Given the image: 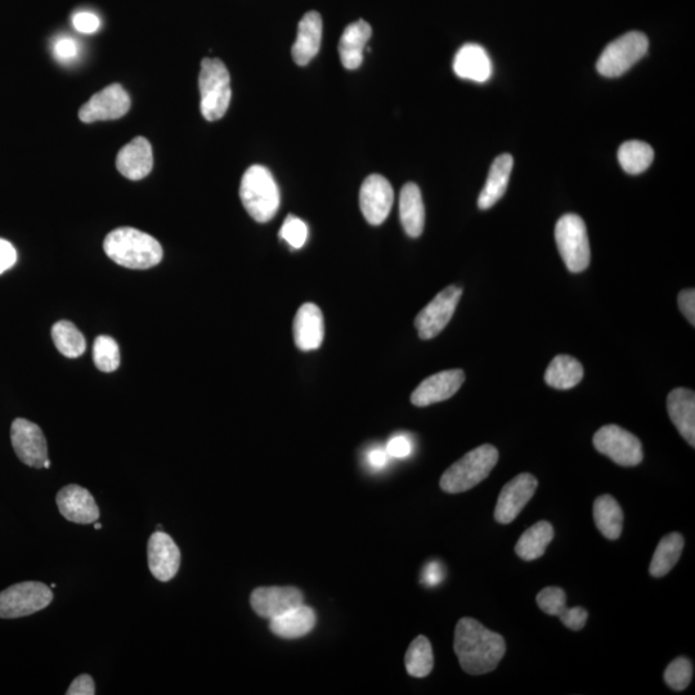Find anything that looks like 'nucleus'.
I'll return each instance as SVG.
<instances>
[{
    "label": "nucleus",
    "instance_id": "a211bd4d",
    "mask_svg": "<svg viewBox=\"0 0 695 695\" xmlns=\"http://www.w3.org/2000/svg\"><path fill=\"white\" fill-rule=\"evenodd\" d=\"M58 510L69 522L78 524L96 523L100 518V509L91 493L78 484L62 488L56 497Z\"/></svg>",
    "mask_w": 695,
    "mask_h": 695
},
{
    "label": "nucleus",
    "instance_id": "a19ab883",
    "mask_svg": "<svg viewBox=\"0 0 695 695\" xmlns=\"http://www.w3.org/2000/svg\"><path fill=\"white\" fill-rule=\"evenodd\" d=\"M587 617H589V613H587L586 609L582 607L567 608L566 611L559 616L560 621L563 622V625L572 631H580L584 629L587 622Z\"/></svg>",
    "mask_w": 695,
    "mask_h": 695
},
{
    "label": "nucleus",
    "instance_id": "f257e3e1",
    "mask_svg": "<svg viewBox=\"0 0 695 695\" xmlns=\"http://www.w3.org/2000/svg\"><path fill=\"white\" fill-rule=\"evenodd\" d=\"M454 648L461 668L469 675L496 670L506 653L505 639L500 634L469 617L457 622Z\"/></svg>",
    "mask_w": 695,
    "mask_h": 695
},
{
    "label": "nucleus",
    "instance_id": "dca6fc26",
    "mask_svg": "<svg viewBox=\"0 0 695 695\" xmlns=\"http://www.w3.org/2000/svg\"><path fill=\"white\" fill-rule=\"evenodd\" d=\"M147 555L150 571L156 580L168 582L176 577L181 566V551L167 533L158 531L150 537Z\"/></svg>",
    "mask_w": 695,
    "mask_h": 695
},
{
    "label": "nucleus",
    "instance_id": "9b49d317",
    "mask_svg": "<svg viewBox=\"0 0 695 695\" xmlns=\"http://www.w3.org/2000/svg\"><path fill=\"white\" fill-rule=\"evenodd\" d=\"M130 97L120 84H111L103 88L79 111V119L85 124L96 121L118 120L128 114L130 110Z\"/></svg>",
    "mask_w": 695,
    "mask_h": 695
},
{
    "label": "nucleus",
    "instance_id": "f03ea898",
    "mask_svg": "<svg viewBox=\"0 0 695 695\" xmlns=\"http://www.w3.org/2000/svg\"><path fill=\"white\" fill-rule=\"evenodd\" d=\"M103 249L112 262L129 269H149L163 260L160 242L136 228L121 227L106 236Z\"/></svg>",
    "mask_w": 695,
    "mask_h": 695
},
{
    "label": "nucleus",
    "instance_id": "cd10ccee",
    "mask_svg": "<svg viewBox=\"0 0 695 695\" xmlns=\"http://www.w3.org/2000/svg\"><path fill=\"white\" fill-rule=\"evenodd\" d=\"M584 378V366L571 356H556L547 367L545 381L551 388L567 390L575 388Z\"/></svg>",
    "mask_w": 695,
    "mask_h": 695
},
{
    "label": "nucleus",
    "instance_id": "f704fd0d",
    "mask_svg": "<svg viewBox=\"0 0 695 695\" xmlns=\"http://www.w3.org/2000/svg\"><path fill=\"white\" fill-rule=\"evenodd\" d=\"M94 365L102 372H114L120 366L119 344L107 335L98 336L93 344Z\"/></svg>",
    "mask_w": 695,
    "mask_h": 695
},
{
    "label": "nucleus",
    "instance_id": "473e14b6",
    "mask_svg": "<svg viewBox=\"0 0 695 695\" xmlns=\"http://www.w3.org/2000/svg\"><path fill=\"white\" fill-rule=\"evenodd\" d=\"M52 339L58 352L67 358H78L87 349L84 335L70 321H60L53 325Z\"/></svg>",
    "mask_w": 695,
    "mask_h": 695
},
{
    "label": "nucleus",
    "instance_id": "1a4fd4ad",
    "mask_svg": "<svg viewBox=\"0 0 695 695\" xmlns=\"http://www.w3.org/2000/svg\"><path fill=\"white\" fill-rule=\"evenodd\" d=\"M596 450L621 466H636L643 461L639 438L617 425H607L594 436Z\"/></svg>",
    "mask_w": 695,
    "mask_h": 695
},
{
    "label": "nucleus",
    "instance_id": "5701e85b",
    "mask_svg": "<svg viewBox=\"0 0 695 695\" xmlns=\"http://www.w3.org/2000/svg\"><path fill=\"white\" fill-rule=\"evenodd\" d=\"M667 411L681 437L695 446V394L693 390L677 388L668 394Z\"/></svg>",
    "mask_w": 695,
    "mask_h": 695
},
{
    "label": "nucleus",
    "instance_id": "c85d7f7f",
    "mask_svg": "<svg viewBox=\"0 0 695 695\" xmlns=\"http://www.w3.org/2000/svg\"><path fill=\"white\" fill-rule=\"evenodd\" d=\"M554 538V528L549 522H538L520 536L515 553L519 558L531 562L545 554L547 546Z\"/></svg>",
    "mask_w": 695,
    "mask_h": 695
},
{
    "label": "nucleus",
    "instance_id": "ea45409f",
    "mask_svg": "<svg viewBox=\"0 0 695 695\" xmlns=\"http://www.w3.org/2000/svg\"><path fill=\"white\" fill-rule=\"evenodd\" d=\"M53 52L58 61L71 62L79 56V44L73 38H60L53 46Z\"/></svg>",
    "mask_w": 695,
    "mask_h": 695
},
{
    "label": "nucleus",
    "instance_id": "9d476101",
    "mask_svg": "<svg viewBox=\"0 0 695 695\" xmlns=\"http://www.w3.org/2000/svg\"><path fill=\"white\" fill-rule=\"evenodd\" d=\"M463 289L448 286L417 315L415 327L420 339L430 340L441 334L451 318L454 317Z\"/></svg>",
    "mask_w": 695,
    "mask_h": 695
},
{
    "label": "nucleus",
    "instance_id": "39448f33",
    "mask_svg": "<svg viewBox=\"0 0 695 695\" xmlns=\"http://www.w3.org/2000/svg\"><path fill=\"white\" fill-rule=\"evenodd\" d=\"M200 109L204 119H222L232 98L231 76L226 65L218 58H205L199 76Z\"/></svg>",
    "mask_w": 695,
    "mask_h": 695
},
{
    "label": "nucleus",
    "instance_id": "09e8293b",
    "mask_svg": "<svg viewBox=\"0 0 695 695\" xmlns=\"http://www.w3.org/2000/svg\"><path fill=\"white\" fill-rule=\"evenodd\" d=\"M43 468H46V469H49V468H51V461H49V460H46V463H44V466H43Z\"/></svg>",
    "mask_w": 695,
    "mask_h": 695
},
{
    "label": "nucleus",
    "instance_id": "f8f14e48",
    "mask_svg": "<svg viewBox=\"0 0 695 695\" xmlns=\"http://www.w3.org/2000/svg\"><path fill=\"white\" fill-rule=\"evenodd\" d=\"M13 450L25 465L43 468L48 460L47 439L37 424L26 419H16L11 427Z\"/></svg>",
    "mask_w": 695,
    "mask_h": 695
},
{
    "label": "nucleus",
    "instance_id": "a878e982",
    "mask_svg": "<svg viewBox=\"0 0 695 695\" xmlns=\"http://www.w3.org/2000/svg\"><path fill=\"white\" fill-rule=\"evenodd\" d=\"M399 217L408 236H421L425 226V208L419 186L407 183L399 196Z\"/></svg>",
    "mask_w": 695,
    "mask_h": 695
},
{
    "label": "nucleus",
    "instance_id": "58836bf2",
    "mask_svg": "<svg viewBox=\"0 0 695 695\" xmlns=\"http://www.w3.org/2000/svg\"><path fill=\"white\" fill-rule=\"evenodd\" d=\"M73 26L79 33L91 35L100 30L101 20L92 12H78L73 16Z\"/></svg>",
    "mask_w": 695,
    "mask_h": 695
},
{
    "label": "nucleus",
    "instance_id": "6ab92c4d",
    "mask_svg": "<svg viewBox=\"0 0 695 695\" xmlns=\"http://www.w3.org/2000/svg\"><path fill=\"white\" fill-rule=\"evenodd\" d=\"M116 168L130 181H141L154 168L151 143L145 137L134 138L116 156Z\"/></svg>",
    "mask_w": 695,
    "mask_h": 695
},
{
    "label": "nucleus",
    "instance_id": "6e6552de",
    "mask_svg": "<svg viewBox=\"0 0 695 695\" xmlns=\"http://www.w3.org/2000/svg\"><path fill=\"white\" fill-rule=\"evenodd\" d=\"M52 600L51 587L35 581L21 582L0 593V618L31 616L47 608Z\"/></svg>",
    "mask_w": 695,
    "mask_h": 695
},
{
    "label": "nucleus",
    "instance_id": "8fccbe9b",
    "mask_svg": "<svg viewBox=\"0 0 695 695\" xmlns=\"http://www.w3.org/2000/svg\"><path fill=\"white\" fill-rule=\"evenodd\" d=\"M94 528H96V529H101V528H102V526H101V524H100V523H96V524H94Z\"/></svg>",
    "mask_w": 695,
    "mask_h": 695
},
{
    "label": "nucleus",
    "instance_id": "393cba45",
    "mask_svg": "<svg viewBox=\"0 0 695 695\" xmlns=\"http://www.w3.org/2000/svg\"><path fill=\"white\" fill-rule=\"evenodd\" d=\"M316 623L315 611L302 604L281 614V616L272 618L269 622V629L282 639H299L315 629Z\"/></svg>",
    "mask_w": 695,
    "mask_h": 695
},
{
    "label": "nucleus",
    "instance_id": "bb28decb",
    "mask_svg": "<svg viewBox=\"0 0 695 695\" xmlns=\"http://www.w3.org/2000/svg\"><path fill=\"white\" fill-rule=\"evenodd\" d=\"M513 165V156L509 154L501 155L493 161L486 186H484L481 195H479V209L487 210L492 208L505 195L506 190H508Z\"/></svg>",
    "mask_w": 695,
    "mask_h": 695
},
{
    "label": "nucleus",
    "instance_id": "e433bc0d",
    "mask_svg": "<svg viewBox=\"0 0 695 695\" xmlns=\"http://www.w3.org/2000/svg\"><path fill=\"white\" fill-rule=\"evenodd\" d=\"M282 240L288 242L293 249H302L308 240V226L302 219L289 215L280 230Z\"/></svg>",
    "mask_w": 695,
    "mask_h": 695
},
{
    "label": "nucleus",
    "instance_id": "37998d69",
    "mask_svg": "<svg viewBox=\"0 0 695 695\" xmlns=\"http://www.w3.org/2000/svg\"><path fill=\"white\" fill-rule=\"evenodd\" d=\"M677 303H679L680 311L686 317V320L690 322L693 326L695 325V291L694 289H688L681 291L679 298H677Z\"/></svg>",
    "mask_w": 695,
    "mask_h": 695
},
{
    "label": "nucleus",
    "instance_id": "2f4dec72",
    "mask_svg": "<svg viewBox=\"0 0 695 695\" xmlns=\"http://www.w3.org/2000/svg\"><path fill=\"white\" fill-rule=\"evenodd\" d=\"M653 160L654 150L645 142H625L618 150V161L622 169L632 176L644 173L652 165Z\"/></svg>",
    "mask_w": 695,
    "mask_h": 695
},
{
    "label": "nucleus",
    "instance_id": "c03bdc74",
    "mask_svg": "<svg viewBox=\"0 0 695 695\" xmlns=\"http://www.w3.org/2000/svg\"><path fill=\"white\" fill-rule=\"evenodd\" d=\"M17 251L10 241L0 239V275L15 266Z\"/></svg>",
    "mask_w": 695,
    "mask_h": 695
},
{
    "label": "nucleus",
    "instance_id": "72a5a7b5",
    "mask_svg": "<svg viewBox=\"0 0 695 695\" xmlns=\"http://www.w3.org/2000/svg\"><path fill=\"white\" fill-rule=\"evenodd\" d=\"M406 670L408 675L417 677H427L433 670L434 656L432 644L425 636H417L408 647L406 658Z\"/></svg>",
    "mask_w": 695,
    "mask_h": 695
},
{
    "label": "nucleus",
    "instance_id": "412c9836",
    "mask_svg": "<svg viewBox=\"0 0 695 695\" xmlns=\"http://www.w3.org/2000/svg\"><path fill=\"white\" fill-rule=\"evenodd\" d=\"M454 71L460 79L486 83L491 79L493 66L486 49L478 44H465L456 53Z\"/></svg>",
    "mask_w": 695,
    "mask_h": 695
},
{
    "label": "nucleus",
    "instance_id": "49530a36",
    "mask_svg": "<svg viewBox=\"0 0 695 695\" xmlns=\"http://www.w3.org/2000/svg\"><path fill=\"white\" fill-rule=\"evenodd\" d=\"M443 580V568L441 564L433 562L424 569L423 581L428 586H437Z\"/></svg>",
    "mask_w": 695,
    "mask_h": 695
},
{
    "label": "nucleus",
    "instance_id": "2eb2a0df",
    "mask_svg": "<svg viewBox=\"0 0 695 695\" xmlns=\"http://www.w3.org/2000/svg\"><path fill=\"white\" fill-rule=\"evenodd\" d=\"M250 604L259 617L271 621L272 618L304 604V596L302 591L293 586L258 587L251 593Z\"/></svg>",
    "mask_w": 695,
    "mask_h": 695
},
{
    "label": "nucleus",
    "instance_id": "c9c22d12",
    "mask_svg": "<svg viewBox=\"0 0 695 695\" xmlns=\"http://www.w3.org/2000/svg\"><path fill=\"white\" fill-rule=\"evenodd\" d=\"M693 677V665L688 658H676L666 668L665 681L670 688L681 692L688 688Z\"/></svg>",
    "mask_w": 695,
    "mask_h": 695
},
{
    "label": "nucleus",
    "instance_id": "4be33fe9",
    "mask_svg": "<svg viewBox=\"0 0 695 695\" xmlns=\"http://www.w3.org/2000/svg\"><path fill=\"white\" fill-rule=\"evenodd\" d=\"M322 17L312 11L306 13L298 26L297 42L293 46V60L299 66H306L317 56L322 42Z\"/></svg>",
    "mask_w": 695,
    "mask_h": 695
},
{
    "label": "nucleus",
    "instance_id": "4c0bfd02",
    "mask_svg": "<svg viewBox=\"0 0 695 695\" xmlns=\"http://www.w3.org/2000/svg\"><path fill=\"white\" fill-rule=\"evenodd\" d=\"M537 604L549 616H560L567 609V596L559 587H546L537 595Z\"/></svg>",
    "mask_w": 695,
    "mask_h": 695
},
{
    "label": "nucleus",
    "instance_id": "b1692460",
    "mask_svg": "<svg viewBox=\"0 0 695 695\" xmlns=\"http://www.w3.org/2000/svg\"><path fill=\"white\" fill-rule=\"evenodd\" d=\"M369 22L358 20L345 28L339 42V55L347 70H356L362 65L363 53L371 38Z\"/></svg>",
    "mask_w": 695,
    "mask_h": 695
},
{
    "label": "nucleus",
    "instance_id": "20e7f679",
    "mask_svg": "<svg viewBox=\"0 0 695 695\" xmlns=\"http://www.w3.org/2000/svg\"><path fill=\"white\" fill-rule=\"evenodd\" d=\"M499 461V451L491 445H483L468 452L463 459L448 468L441 478V488L447 493L472 490L491 474Z\"/></svg>",
    "mask_w": 695,
    "mask_h": 695
},
{
    "label": "nucleus",
    "instance_id": "0eeeda50",
    "mask_svg": "<svg viewBox=\"0 0 695 695\" xmlns=\"http://www.w3.org/2000/svg\"><path fill=\"white\" fill-rule=\"evenodd\" d=\"M649 40L639 31L622 35L605 47L596 69L605 78H618L647 55Z\"/></svg>",
    "mask_w": 695,
    "mask_h": 695
},
{
    "label": "nucleus",
    "instance_id": "7ed1b4c3",
    "mask_svg": "<svg viewBox=\"0 0 695 695\" xmlns=\"http://www.w3.org/2000/svg\"><path fill=\"white\" fill-rule=\"evenodd\" d=\"M241 203L246 212L258 223H267L280 208V190L275 178L266 167L253 165L241 179Z\"/></svg>",
    "mask_w": 695,
    "mask_h": 695
},
{
    "label": "nucleus",
    "instance_id": "aec40b11",
    "mask_svg": "<svg viewBox=\"0 0 695 695\" xmlns=\"http://www.w3.org/2000/svg\"><path fill=\"white\" fill-rule=\"evenodd\" d=\"M325 338V322L321 309L313 303L303 304L294 320V342L303 352L316 351Z\"/></svg>",
    "mask_w": 695,
    "mask_h": 695
},
{
    "label": "nucleus",
    "instance_id": "423d86ee",
    "mask_svg": "<svg viewBox=\"0 0 695 695\" xmlns=\"http://www.w3.org/2000/svg\"><path fill=\"white\" fill-rule=\"evenodd\" d=\"M555 241L569 271L584 272L590 264V242L584 219L566 214L555 227Z\"/></svg>",
    "mask_w": 695,
    "mask_h": 695
},
{
    "label": "nucleus",
    "instance_id": "ddd939ff",
    "mask_svg": "<svg viewBox=\"0 0 695 695\" xmlns=\"http://www.w3.org/2000/svg\"><path fill=\"white\" fill-rule=\"evenodd\" d=\"M394 191L387 178L372 174L362 183L360 206L363 217L372 226H380L392 210Z\"/></svg>",
    "mask_w": 695,
    "mask_h": 695
},
{
    "label": "nucleus",
    "instance_id": "f3484780",
    "mask_svg": "<svg viewBox=\"0 0 695 695\" xmlns=\"http://www.w3.org/2000/svg\"><path fill=\"white\" fill-rule=\"evenodd\" d=\"M465 374L463 370H447L429 376L412 393V405L417 407H427L447 401L454 397L461 385L464 384Z\"/></svg>",
    "mask_w": 695,
    "mask_h": 695
},
{
    "label": "nucleus",
    "instance_id": "7c9ffc66",
    "mask_svg": "<svg viewBox=\"0 0 695 695\" xmlns=\"http://www.w3.org/2000/svg\"><path fill=\"white\" fill-rule=\"evenodd\" d=\"M683 549L684 538L680 533H670L663 537L650 563V575L656 578L666 576L679 562Z\"/></svg>",
    "mask_w": 695,
    "mask_h": 695
},
{
    "label": "nucleus",
    "instance_id": "de8ad7c7",
    "mask_svg": "<svg viewBox=\"0 0 695 695\" xmlns=\"http://www.w3.org/2000/svg\"><path fill=\"white\" fill-rule=\"evenodd\" d=\"M370 466L375 469H383L387 466L389 461V455L387 450L383 448H375V450L370 451L369 456H367Z\"/></svg>",
    "mask_w": 695,
    "mask_h": 695
},
{
    "label": "nucleus",
    "instance_id": "c756f323",
    "mask_svg": "<svg viewBox=\"0 0 695 695\" xmlns=\"http://www.w3.org/2000/svg\"><path fill=\"white\" fill-rule=\"evenodd\" d=\"M594 519L596 527L608 540H617L623 528V511L612 496L598 497L594 502Z\"/></svg>",
    "mask_w": 695,
    "mask_h": 695
},
{
    "label": "nucleus",
    "instance_id": "a18cd8bd",
    "mask_svg": "<svg viewBox=\"0 0 695 695\" xmlns=\"http://www.w3.org/2000/svg\"><path fill=\"white\" fill-rule=\"evenodd\" d=\"M67 695H93L96 694V686L89 675H80L71 683Z\"/></svg>",
    "mask_w": 695,
    "mask_h": 695
},
{
    "label": "nucleus",
    "instance_id": "4468645a",
    "mask_svg": "<svg viewBox=\"0 0 695 695\" xmlns=\"http://www.w3.org/2000/svg\"><path fill=\"white\" fill-rule=\"evenodd\" d=\"M538 482L532 474L523 473L511 479L497 500L495 519L501 524H510L526 508L537 490Z\"/></svg>",
    "mask_w": 695,
    "mask_h": 695
},
{
    "label": "nucleus",
    "instance_id": "79ce46f5",
    "mask_svg": "<svg viewBox=\"0 0 695 695\" xmlns=\"http://www.w3.org/2000/svg\"><path fill=\"white\" fill-rule=\"evenodd\" d=\"M387 452L389 456L396 457V459H405L411 455L412 443L410 438L406 436H396L390 439L387 446Z\"/></svg>",
    "mask_w": 695,
    "mask_h": 695
}]
</instances>
